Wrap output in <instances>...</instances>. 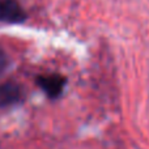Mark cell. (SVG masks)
<instances>
[{
    "label": "cell",
    "instance_id": "7a4b0ae2",
    "mask_svg": "<svg viewBox=\"0 0 149 149\" xmlns=\"http://www.w3.org/2000/svg\"><path fill=\"white\" fill-rule=\"evenodd\" d=\"M28 18V13L18 0H0V22L22 24Z\"/></svg>",
    "mask_w": 149,
    "mask_h": 149
},
{
    "label": "cell",
    "instance_id": "3957f363",
    "mask_svg": "<svg viewBox=\"0 0 149 149\" xmlns=\"http://www.w3.org/2000/svg\"><path fill=\"white\" fill-rule=\"evenodd\" d=\"M25 100V90L20 84L8 81L0 84V109L10 107Z\"/></svg>",
    "mask_w": 149,
    "mask_h": 149
},
{
    "label": "cell",
    "instance_id": "6da1fadb",
    "mask_svg": "<svg viewBox=\"0 0 149 149\" xmlns=\"http://www.w3.org/2000/svg\"><path fill=\"white\" fill-rule=\"evenodd\" d=\"M36 82L50 100H58L64 92V88L67 85V77L60 73L42 74L37 77Z\"/></svg>",
    "mask_w": 149,
    "mask_h": 149
},
{
    "label": "cell",
    "instance_id": "277c9868",
    "mask_svg": "<svg viewBox=\"0 0 149 149\" xmlns=\"http://www.w3.org/2000/svg\"><path fill=\"white\" fill-rule=\"evenodd\" d=\"M7 67H8V55L5 54V51L0 47V76L4 73Z\"/></svg>",
    "mask_w": 149,
    "mask_h": 149
}]
</instances>
